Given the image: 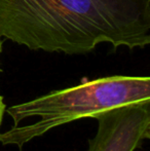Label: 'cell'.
I'll list each match as a JSON object with an SVG mask.
<instances>
[{"mask_svg":"<svg viewBox=\"0 0 150 151\" xmlns=\"http://www.w3.org/2000/svg\"><path fill=\"white\" fill-rule=\"evenodd\" d=\"M94 118L98 131L88 151H135L150 138V102L113 108Z\"/></svg>","mask_w":150,"mask_h":151,"instance_id":"obj_3","label":"cell"},{"mask_svg":"<svg viewBox=\"0 0 150 151\" xmlns=\"http://www.w3.org/2000/svg\"><path fill=\"white\" fill-rule=\"evenodd\" d=\"M1 52H2V41H1V37H0V55H1ZM1 71V69H0Z\"/></svg>","mask_w":150,"mask_h":151,"instance_id":"obj_5","label":"cell"},{"mask_svg":"<svg viewBox=\"0 0 150 151\" xmlns=\"http://www.w3.org/2000/svg\"><path fill=\"white\" fill-rule=\"evenodd\" d=\"M0 37L31 50L83 55L150 43V0H0Z\"/></svg>","mask_w":150,"mask_h":151,"instance_id":"obj_1","label":"cell"},{"mask_svg":"<svg viewBox=\"0 0 150 151\" xmlns=\"http://www.w3.org/2000/svg\"><path fill=\"white\" fill-rule=\"evenodd\" d=\"M143 102H150L148 76L115 75L83 81L9 107L14 125L0 133V143L22 148L57 127Z\"/></svg>","mask_w":150,"mask_h":151,"instance_id":"obj_2","label":"cell"},{"mask_svg":"<svg viewBox=\"0 0 150 151\" xmlns=\"http://www.w3.org/2000/svg\"><path fill=\"white\" fill-rule=\"evenodd\" d=\"M4 110H5V106H4V103H3V98L0 96V125H1V122H2V118H3Z\"/></svg>","mask_w":150,"mask_h":151,"instance_id":"obj_4","label":"cell"}]
</instances>
